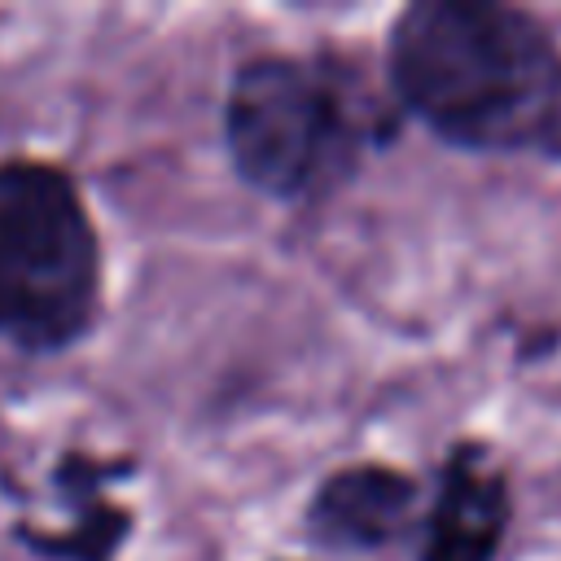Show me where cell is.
Returning <instances> with one entry per match:
<instances>
[{"label":"cell","mask_w":561,"mask_h":561,"mask_svg":"<svg viewBox=\"0 0 561 561\" xmlns=\"http://www.w3.org/2000/svg\"><path fill=\"white\" fill-rule=\"evenodd\" d=\"M394 96L438 140L561 158V48L522 9L416 0L386 39Z\"/></svg>","instance_id":"6da1fadb"},{"label":"cell","mask_w":561,"mask_h":561,"mask_svg":"<svg viewBox=\"0 0 561 561\" xmlns=\"http://www.w3.org/2000/svg\"><path fill=\"white\" fill-rule=\"evenodd\" d=\"M101 302V241L79 184L35 158L0 162V342L75 346Z\"/></svg>","instance_id":"7a4b0ae2"},{"label":"cell","mask_w":561,"mask_h":561,"mask_svg":"<svg viewBox=\"0 0 561 561\" xmlns=\"http://www.w3.org/2000/svg\"><path fill=\"white\" fill-rule=\"evenodd\" d=\"M224 145L263 197L294 202L346 171L355 127L337 83L302 57L263 53L237 66L224 101Z\"/></svg>","instance_id":"3957f363"},{"label":"cell","mask_w":561,"mask_h":561,"mask_svg":"<svg viewBox=\"0 0 561 561\" xmlns=\"http://www.w3.org/2000/svg\"><path fill=\"white\" fill-rule=\"evenodd\" d=\"M508 530V478L482 443H456L425 513L416 561H491Z\"/></svg>","instance_id":"277c9868"},{"label":"cell","mask_w":561,"mask_h":561,"mask_svg":"<svg viewBox=\"0 0 561 561\" xmlns=\"http://www.w3.org/2000/svg\"><path fill=\"white\" fill-rule=\"evenodd\" d=\"M416 508V482L390 465H346L329 473L307 504V535L333 552L390 543Z\"/></svg>","instance_id":"5b68a950"},{"label":"cell","mask_w":561,"mask_h":561,"mask_svg":"<svg viewBox=\"0 0 561 561\" xmlns=\"http://www.w3.org/2000/svg\"><path fill=\"white\" fill-rule=\"evenodd\" d=\"M131 465H101V460H88L83 451H70L61 465H57V486L66 495V504L75 500L79 504V517H75V530L53 539V543H31V552H48L57 561H110L114 548L127 539L131 530V513L110 504V500H96L92 491H101V482H110V473H127Z\"/></svg>","instance_id":"8992f818"}]
</instances>
